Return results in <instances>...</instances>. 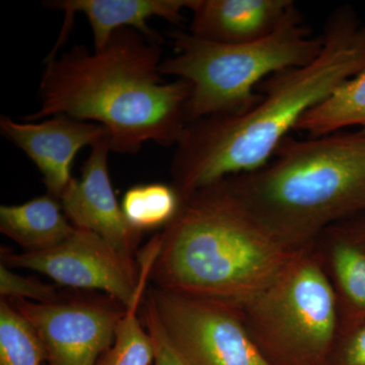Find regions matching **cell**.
I'll return each instance as SVG.
<instances>
[{
  "label": "cell",
  "instance_id": "obj_1",
  "mask_svg": "<svg viewBox=\"0 0 365 365\" xmlns=\"http://www.w3.org/2000/svg\"><path fill=\"white\" fill-rule=\"evenodd\" d=\"M323 48L306 66L258 86L246 111L191 122L176 145L170 173L180 196L260 169L307 113L365 68V24L348 7L327 21Z\"/></svg>",
  "mask_w": 365,
  "mask_h": 365
},
{
  "label": "cell",
  "instance_id": "obj_2",
  "mask_svg": "<svg viewBox=\"0 0 365 365\" xmlns=\"http://www.w3.org/2000/svg\"><path fill=\"white\" fill-rule=\"evenodd\" d=\"M160 43L120 29L100 51L72 47L48 58L41 78L36 122L63 116L93 122L110 134L113 153L136 155L144 144L176 146L190 124L191 86L167 83L160 73Z\"/></svg>",
  "mask_w": 365,
  "mask_h": 365
},
{
  "label": "cell",
  "instance_id": "obj_3",
  "mask_svg": "<svg viewBox=\"0 0 365 365\" xmlns=\"http://www.w3.org/2000/svg\"><path fill=\"white\" fill-rule=\"evenodd\" d=\"M144 249L151 287L241 304L307 248L261 225L222 180L181 197L174 220Z\"/></svg>",
  "mask_w": 365,
  "mask_h": 365
},
{
  "label": "cell",
  "instance_id": "obj_4",
  "mask_svg": "<svg viewBox=\"0 0 365 365\" xmlns=\"http://www.w3.org/2000/svg\"><path fill=\"white\" fill-rule=\"evenodd\" d=\"M225 181L261 225L309 248L333 223L365 215V131L288 136L260 169Z\"/></svg>",
  "mask_w": 365,
  "mask_h": 365
},
{
  "label": "cell",
  "instance_id": "obj_5",
  "mask_svg": "<svg viewBox=\"0 0 365 365\" xmlns=\"http://www.w3.org/2000/svg\"><path fill=\"white\" fill-rule=\"evenodd\" d=\"M170 37L175 55L163 60L160 73L191 86L190 123L246 111L258 101L262 81L313 61L324 43L323 36L312 35L297 9L275 32L254 42L220 44L180 30Z\"/></svg>",
  "mask_w": 365,
  "mask_h": 365
},
{
  "label": "cell",
  "instance_id": "obj_6",
  "mask_svg": "<svg viewBox=\"0 0 365 365\" xmlns=\"http://www.w3.org/2000/svg\"><path fill=\"white\" fill-rule=\"evenodd\" d=\"M241 307L271 365H327L339 336V307L314 245Z\"/></svg>",
  "mask_w": 365,
  "mask_h": 365
},
{
  "label": "cell",
  "instance_id": "obj_7",
  "mask_svg": "<svg viewBox=\"0 0 365 365\" xmlns=\"http://www.w3.org/2000/svg\"><path fill=\"white\" fill-rule=\"evenodd\" d=\"M145 297L185 365H271L255 344L239 304L153 287Z\"/></svg>",
  "mask_w": 365,
  "mask_h": 365
},
{
  "label": "cell",
  "instance_id": "obj_8",
  "mask_svg": "<svg viewBox=\"0 0 365 365\" xmlns=\"http://www.w3.org/2000/svg\"><path fill=\"white\" fill-rule=\"evenodd\" d=\"M134 258L113 248L102 237L76 230L58 246L40 252L14 253L1 249V263L44 274L57 284L83 290H101L129 309L143 302L148 285L150 258Z\"/></svg>",
  "mask_w": 365,
  "mask_h": 365
},
{
  "label": "cell",
  "instance_id": "obj_9",
  "mask_svg": "<svg viewBox=\"0 0 365 365\" xmlns=\"http://www.w3.org/2000/svg\"><path fill=\"white\" fill-rule=\"evenodd\" d=\"M9 302L39 336L47 354L45 365H97L114 344L127 311L110 297L50 304Z\"/></svg>",
  "mask_w": 365,
  "mask_h": 365
},
{
  "label": "cell",
  "instance_id": "obj_10",
  "mask_svg": "<svg viewBox=\"0 0 365 365\" xmlns=\"http://www.w3.org/2000/svg\"><path fill=\"white\" fill-rule=\"evenodd\" d=\"M110 153V135L93 144L81 178L72 181L59 202L74 227L98 235L120 253L134 258L141 232L127 220L115 196L108 169Z\"/></svg>",
  "mask_w": 365,
  "mask_h": 365
},
{
  "label": "cell",
  "instance_id": "obj_11",
  "mask_svg": "<svg viewBox=\"0 0 365 365\" xmlns=\"http://www.w3.org/2000/svg\"><path fill=\"white\" fill-rule=\"evenodd\" d=\"M0 132L37 165L47 194L58 200L74 180L71 168L76 155L110 135L102 125L63 115L26 123L2 116Z\"/></svg>",
  "mask_w": 365,
  "mask_h": 365
},
{
  "label": "cell",
  "instance_id": "obj_12",
  "mask_svg": "<svg viewBox=\"0 0 365 365\" xmlns=\"http://www.w3.org/2000/svg\"><path fill=\"white\" fill-rule=\"evenodd\" d=\"M314 250L335 292L341 329L365 319V215L325 228Z\"/></svg>",
  "mask_w": 365,
  "mask_h": 365
},
{
  "label": "cell",
  "instance_id": "obj_13",
  "mask_svg": "<svg viewBox=\"0 0 365 365\" xmlns=\"http://www.w3.org/2000/svg\"><path fill=\"white\" fill-rule=\"evenodd\" d=\"M297 9L292 0H193L190 34L220 44L267 37Z\"/></svg>",
  "mask_w": 365,
  "mask_h": 365
},
{
  "label": "cell",
  "instance_id": "obj_14",
  "mask_svg": "<svg viewBox=\"0 0 365 365\" xmlns=\"http://www.w3.org/2000/svg\"><path fill=\"white\" fill-rule=\"evenodd\" d=\"M193 0H54L46 1L45 6L64 11L66 26L76 13L85 14L93 32L95 51L104 49L113 34L128 28L143 34L144 37L162 43V37L148 26L151 18L165 19L173 25L184 21L182 11H189Z\"/></svg>",
  "mask_w": 365,
  "mask_h": 365
},
{
  "label": "cell",
  "instance_id": "obj_15",
  "mask_svg": "<svg viewBox=\"0 0 365 365\" xmlns=\"http://www.w3.org/2000/svg\"><path fill=\"white\" fill-rule=\"evenodd\" d=\"M58 199L46 194L19 205L0 207V232L20 245L24 252L58 246L76 232Z\"/></svg>",
  "mask_w": 365,
  "mask_h": 365
},
{
  "label": "cell",
  "instance_id": "obj_16",
  "mask_svg": "<svg viewBox=\"0 0 365 365\" xmlns=\"http://www.w3.org/2000/svg\"><path fill=\"white\" fill-rule=\"evenodd\" d=\"M352 126L365 131V68L307 113L295 130L314 138Z\"/></svg>",
  "mask_w": 365,
  "mask_h": 365
},
{
  "label": "cell",
  "instance_id": "obj_17",
  "mask_svg": "<svg viewBox=\"0 0 365 365\" xmlns=\"http://www.w3.org/2000/svg\"><path fill=\"white\" fill-rule=\"evenodd\" d=\"M181 197L173 185H136L125 192L121 208L129 223L139 232L167 227L177 215Z\"/></svg>",
  "mask_w": 365,
  "mask_h": 365
},
{
  "label": "cell",
  "instance_id": "obj_18",
  "mask_svg": "<svg viewBox=\"0 0 365 365\" xmlns=\"http://www.w3.org/2000/svg\"><path fill=\"white\" fill-rule=\"evenodd\" d=\"M47 354L31 324L0 299V365H45Z\"/></svg>",
  "mask_w": 365,
  "mask_h": 365
},
{
  "label": "cell",
  "instance_id": "obj_19",
  "mask_svg": "<svg viewBox=\"0 0 365 365\" xmlns=\"http://www.w3.org/2000/svg\"><path fill=\"white\" fill-rule=\"evenodd\" d=\"M143 302L127 309L114 344L101 357L97 365H153L155 344L138 314Z\"/></svg>",
  "mask_w": 365,
  "mask_h": 365
},
{
  "label": "cell",
  "instance_id": "obj_20",
  "mask_svg": "<svg viewBox=\"0 0 365 365\" xmlns=\"http://www.w3.org/2000/svg\"><path fill=\"white\" fill-rule=\"evenodd\" d=\"M0 297L7 300L24 299L40 304L64 299L54 285L42 282L37 278L19 275L2 263L0 264Z\"/></svg>",
  "mask_w": 365,
  "mask_h": 365
},
{
  "label": "cell",
  "instance_id": "obj_21",
  "mask_svg": "<svg viewBox=\"0 0 365 365\" xmlns=\"http://www.w3.org/2000/svg\"><path fill=\"white\" fill-rule=\"evenodd\" d=\"M327 365H365V319L341 329Z\"/></svg>",
  "mask_w": 365,
  "mask_h": 365
},
{
  "label": "cell",
  "instance_id": "obj_22",
  "mask_svg": "<svg viewBox=\"0 0 365 365\" xmlns=\"http://www.w3.org/2000/svg\"><path fill=\"white\" fill-rule=\"evenodd\" d=\"M143 306V323L155 344V357L153 365H185L178 357L176 352L165 337L155 311L145 297H144Z\"/></svg>",
  "mask_w": 365,
  "mask_h": 365
}]
</instances>
